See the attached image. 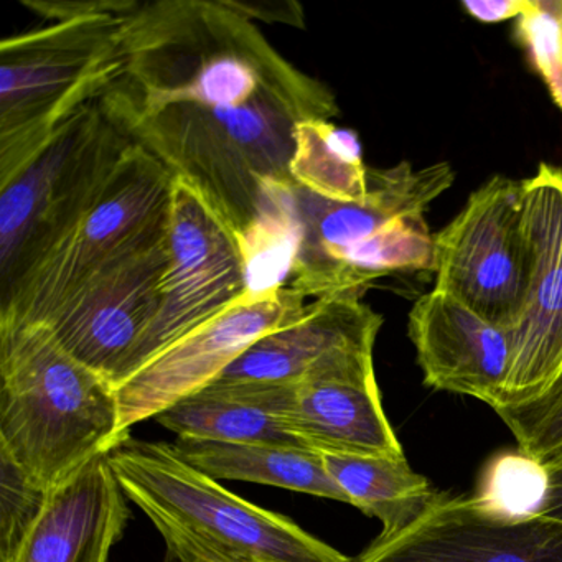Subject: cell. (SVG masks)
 <instances>
[{
    "instance_id": "cell-14",
    "label": "cell",
    "mask_w": 562,
    "mask_h": 562,
    "mask_svg": "<svg viewBox=\"0 0 562 562\" xmlns=\"http://www.w3.org/2000/svg\"><path fill=\"white\" fill-rule=\"evenodd\" d=\"M383 317L361 295L314 299L291 324L256 341L213 383L295 384L308 374L374 363Z\"/></svg>"
},
{
    "instance_id": "cell-27",
    "label": "cell",
    "mask_w": 562,
    "mask_h": 562,
    "mask_svg": "<svg viewBox=\"0 0 562 562\" xmlns=\"http://www.w3.org/2000/svg\"><path fill=\"white\" fill-rule=\"evenodd\" d=\"M235 5L251 21L258 19L269 24L278 22L297 29L305 25L304 11L297 2H235Z\"/></svg>"
},
{
    "instance_id": "cell-25",
    "label": "cell",
    "mask_w": 562,
    "mask_h": 562,
    "mask_svg": "<svg viewBox=\"0 0 562 562\" xmlns=\"http://www.w3.org/2000/svg\"><path fill=\"white\" fill-rule=\"evenodd\" d=\"M495 413L512 430L518 449L544 463L562 449V373L538 400Z\"/></svg>"
},
{
    "instance_id": "cell-19",
    "label": "cell",
    "mask_w": 562,
    "mask_h": 562,
    "mask_svg": "<svg viewBox=\"0 0 562 562\" xmlns=\"http://www.w3.org/2000/svg\"><path fill=\"white\" fill-rule=\"evenodd\" d=\"M173 443L190 465L212 479L261 483L348 503L325 470L322 453L311 447L199 439H177Z\"/></svg>"
},
{
    "instance_id": "cell-28",
    "label": "cell",
    "mask_w": 562,
    "mask_h": 562,
    "mask_svg": "<svg viewBox=\"0 0 562 562\" xmlns=\"http://www.w3.org/2000/svg\"><path fill=\"white\" fill-rule=\"evenodd\" d=\"M467 14L485 24L519 19L529 8V0H463Z\"/></svg>"
},
{
    "instance_id": "cell-10",
    "label": "cell",
    "mask_w": 562,
    "mask_h": 562,
    "mask_svg": "<svg viewBox=\"0 0 562 562\" xmlns=\"http://www.w3.org/2000/svg\"><path fill=\"white\" fill-rule=\"evenodd\" d=\"M307 304V299L291 288L262 299L246 295L150 358L114 386L121 440L131 436L136 424L156 419L173 404L212 384L256 341L294 322Z\"/></svg>"
},
{
    "instance_id": "cell-17",
    "label": "cell",
    "mask_w": 562,
    "mask_h": 562,
    "mask_svg": "<svg viewBox=\"0 0 562 562\" xmlns=\"http://www.w3.org/2000/svg\"><path fill=\"white\" fill-rule=\"evenodd\" d=\"M108 456L48 492L44 509L8 562H110L130 521Z\"/></svg>"
},
{
    "instance_id": "cell-21",
    "label": "cell",
    "mask_w": 562,
    "mask_h": 562,
    "mask_svg": "<svg viewBox=\"0 0 562 562\" xmlns=\"http://www.w3.org/2000/svg\"><path fill=\"white\" fill-rule=\"evenodd\" d=\"M302 239L297 186L269 180L255 220L238 235L248 297H268L289 288Z\"/></svg>"
},
{
    "instance_id": "cell-7",
    "label": "cell",
    "mask_w": 562,
    "mask_h": 562,
    "mask_svg": "<svg viewBox=\"0 0 562 562\" xmlns=\"http://www.w3.org/2000/svg\"><path fill=\"white\" fill-rule=\"evenodd\" d=\"M167 245L169 265L159 314L121 364L113 387L248 295L238 235L193 187L180 179H173Z\"/></svg>"
},
{
    "instance_id": "cell-12",
    "label": "cell",
    "mask_w": 562,
    "mask_h": 562,
    "mask_svg": "<svg viewBox=\"0 0 562 562\" xmlns=\"http://www.w3.org/2000/svg\"><path fill=\"white\" fill-rule=\"evenodd\" d=\"M167 265L166 232L91 276L38 325H45L75 360L113 384L159 314Z\"/></svg>"
},
{
    "instance_id": "cell-24",
    "label": "cell",
    "mask_w": 562,
    "mask_h": 562,
    "mask_svg": "<svg viewBox=\"0 0 562 562\" xmlns=\"http://www.w3.org/2000/svg\"><path fill=\"white\" fill-rule=\"evenodd\" d=\"M516 32L552 100L562 110V0H529Z\"/></svg>"
},
{
    "instance_id": "cell-1",
    "label": "cell",
    "mask_w": 562,
    "mask_h": 562,
    "mask_svg": "<svg viewBox=\"0 0 562 562\" xmlns=\"http://www.w3.org/2000/svg\"><path fill=\"white\" fill-rule=\"evenodd\" d=\"M121 48L104 110L236 235L269 180L294 182L297 124L340 113L334 93L285 60L233 0L137 2Z\"/></svg>"
},
{
    "instance_id": "cell-11",
    "label": "cell",
    "mask_w": 562,
    "mask_h": 562,
    "mask_svg": "<svg viewBox=\"0 0 562 562\" xmlns=\"http://www.w3.org/2000/svg\"><path fill=\"white\" fill-rule=\"evenodd\" d=\"M521 182L528 289L508 328L512 364L498 409L538 400L562 373V169L539 164Z\"/></svg>"
},
{
    "instance_id": "cell-2",
    "label": "cell",
    "mask_w": 562,
    "mask_h": 562,
    "mask_svg": "<svg viewBox=\"0 0 562 562\" xmlns=\"http://www.w3.org/2000/svg\"><path fill=\"white\" fill-rule=\"evenodd\" d=\"M108 462L166 544L164 562H355L288 516L190 465L176 443L124 437Z\"/></svg>"
},
{
    "instance_id": "cell-22",
    "label": "cell",
    "mask_w": 562,
    "mask_h": 562,
    "mask_svg": "<svg viewBox=\"0 0 562 562\" xmlns=\"http://www.w3.org/2000/svg\"><path fill=\"white\" fill-rule=\"evenodd\" d=\"M370 169L357 134L330 121H305L294 133L289 173L295 186L334 202H360L370 193Z\"/></svg>"
},
{
    "instance_id": "cell-26",
    "label": "cell",
    "mask_w": 562,
    "mask_h": 562,
    "mask_svg": "<svg viewBox=\"0 0 562 562\" xmlns=\"http://www.w3.org/2000/svg\"><path fill=\"white\" fill-rule=\"evenodd\" d=\"M21 467L0 453V562L11 561L47 502Z\"/></svg>"
},
{
    "instance_id": "cell-29",
    "label": "cell",
    "mask_w": 562,
    "mask_h": 562,
    "mask_svg": "<svg viewBox=\"0 0 562 562\" xmlns=\"http://www.w3.org/2000/svg\"><path fill=\"white\" fill-rule=\"evenodd\" d=\"M542 465L548 473V493L539 515L562 521V449Z\"/></svg>"
},
{
    "instance_id": "cell-18",
    "label": "cell",
    "mask_w": 562,
    "mask_h": 562,
    "mask_svg": "<svg viewBox=\"0 0 562 562\" xmlns=\"http://www.w3.org/2000/svg\"><path fill=\"white\" fill-rule=\"evenodd\" d=\"M294 384L212 383L156 417L177 439L213 442H299L281 413Z\"/></svg>"
},
{
    "instance_id": "cell-6",
    "label": "cell",
    "mask_w": 562,
    "mask_h": 562,
    "mask_svg": "<svg viewBox=\"0 0 562 562\" xmlns=\"http://www.w3.org/2000/svg\"><path fill=\"white\" fill-rule=\"evenodd\" d=\"M172 187L166 166L139 144H131L64 241L0 297V328L45 324L91 276L162 236Z\"/></svg>"
},
{
    "instance_id": "cell-23",
    "label": "cell",
    "mask_w": 562,
    "mask_h": 562,
    "mask_svg": "<svg viewBox=\"0 0 562 562\" xmlns=\"http://www.w3.org/2000/svg\"><path fill=\"white\" fill-rule=\"evenodd\" d=\"M546 493V467L518 449L490 459L473 498L492 515L516 519L539 515Z\"/></svg>"
},
{
    "instance_id": "cell-20",
    "label": "cell",
    "mask_w": 562,
    "mask_h": 562,
    "mask_svg": "<svg viewBox=\"0 0 562 562\" xmlns=\"http://www.w3.org/2000/svg\"><path fill=\"white\" fill-rule=\"evenodd\" d=\"M321 453L325 470L348 503L380 519L381 535L406 528L436 495L429 480L414 472L406 457Z\"/></svg>"
},
{
    "instance_id": "cell-9",
    "label": "cell",
    "mask_w": 562,
    "mask_h": 562,
    "mask_svg": "<svg viewBox=\"0 0 562 562\" xmlns=\"http://www.w3.org/2000/svg\"><path fill=\"white\" fill-rule=\"evenodd\" d=\"M453 179L447 162L423 169L401 162L371 170L370 193L360 202H334L297 187L304 239L289 288L307 301L337 294L341 269L358 249L401 220L424 215Z\"/></svg>"
},
{
    "instance_id": "cell-8",
    "label": "cell",
    "mask_w": 562,
    "mask_h": 562,
    "mask_svg": "<svg viewBox=\"0 0 562 562\" xmlns=\"http://www.w3.org/2000/svg\"><path fill=\"white\" fill-rule=\"evenodd\" d=\"M437 291L508 330L528 289L522 182L495 176L434 235Z\"/></svg>"
},
{
    "instance_id": "cell-13",
    "label": "cell",
    "mask_w": 562,
    "mask_h": 562,
    "mask_svg": "<svg viewBox=\"0 0 562 562\" xmlns=\"http://www.w3.org/2000/svg\"><path fill=\"white\" fill-rule=\"evenodd\" d=\"M355 562H562V521L499 518L473 496L436 492L406 528L380 535Z\"/></svg>"
},
{
    "instance_id": "cell-3",
    "label": "cell",
    "mask_w": 562,
    "mask_h": 562,
    "mask_svg": "<svg viewBox=\"0 0 562 562\" xmlns=\"http://www.w3.org/2000/svg\"><path fill=\"white\" fill-rule=\"evenodd\" d=\"M0 453L44 492L121 442L113 384L45 325L0 328Z\"/></svg>"
},
{
    "instance_id": "cell-4",
    "label": "cell",
    "mask_w": 562,
    "mask_h": 562,
    "mask_svg": "<svg viewBox=\"0 0 562 562\" xmlns=\"http://www.w3.org/2000/svg\"><path fill=\"white\" fill-rule=\"evenodd\" d=\"M136 4L91 2L81 14L2 41L0 187L108 93L123 70L124 21Z\"/></svg>"
},
{
    "instance_id": "cell-5",
    "label": "cell",
    "mask_w": 562,
    "mask_h": 562,
    "mask_svg": "<svg viewBox=\"0 0 562 562\" xmlns=\"http://www.w3.org/2000/svg\"><path fill=\"white\" fill-rule=\"evenodd\" d=\"M131 144L130 134L98 100L65 123L19 176L0 187L2 297L64 241Z\"/></svg>"
},
{
    "instance_id": "cell-16",
    "label": "cell",
    "mask_w": 562,
    "mask_h": 562,
    "mask_svg": "<svg viewBox=\"0 0 562 562\" xmlns=\"http://www.w3.org/2000/svg\"><path fill=\"white\" fill-rule=\"evenodd\" d=\"M281 417L299 442L318 452L404 457L374 367L308 374L292 387Z\"/></svg>"
},
{
    "instance_id": "cell-15",
    "label": "cell",
    "mask_w": 562,
    "mask_h": 562,
    "mask_svg": "<svg viewBox=\"0 0 562 562\" xmlns=\"http://www.w3.org/2000/svg\"><path fill=\"white\" fill-rule=\"evenodd\" d=\"M407 334L426 386L502 406L512 364L506 328L434 289L414 302Z\"/></svg>"
}]
</instances>
